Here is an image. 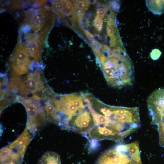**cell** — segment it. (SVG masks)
Masks as SVG:
<instances>
[{
	"label": "cell",
	"mask_w": 164,
	"mask_h": 164,
	"mask_svg": "<svg viewBox=\"0 0 164 164\" xmlns=\"http://www.w3.org/2000/svg\"><path fill=\"white\" fill-rule=\"evenodd\" d=\"M161 54V52L159 50L157 49H155L151 53L150 56L153 60H156L160 57Z\"/></svg>",
	"instance_id": "cell-20"
},
{
	"label": "cell",
	"mask_w": 164,
	"mask_h": 164,
	"mask_svg": "<svg viewBox=\"0 0 164 164\" xmlns=\"http://www.w3.org/2000/svg\"><path fill=\"white\" fill-rule=\"evenodd\" d=\"M93 15V13L89 11L84 13L83 17L85 19L88 20L89 19L91 18L92 17Z\"/></svg>",
	"instance_id": "cell-23"
},
{
	"label": "cell",
	"mask_w": 164,
	"mask_h": 164,
	"mask_svg": "<svg viewBox=\"0 0 164 164\" xmlns=\"http://www.w3.org/2000/svg\"><path fill=\"white\" fill-rule=\"evenodd\" d=\"M77 22L79 27L83 30H87V29L89 26V21L85 19L83 17L78 18Z\"/></svg>",
	"instance_id": "cell-18"
},
{
	"label": "cell",
	"mask_w": 164,
	"mask_h": 164,
	"mask_svg": "<svg viewBox=\"0 0 164 164\" xmlns=\"http://www.w3.org/2000/svg\"><path fill=\"white\" fill-rule=\"evenodd\" d=\"M0 152V164H22L23 157L7 146Z\"/></svg>",
	"instance_id": "cell-10"
},
{
	"label": "cell",
	"mask_w": 164,
	"mask_h": 164,
	"mask_svg": "<svg viewBox=\"0 0 164 164\" xmlns=\"http://www.w3.org/2000/svg\"><path fill=\"white\" fill-rule=\"evenodd\" d=\"M90 4H94L97 2L96 0H89Z\"/></svg>",
	"instance_id": "cell-24"
},
{
	"label": "cell",
	"mask_w": 164,
	"mask_h": 164,
	"mask_svg": "<svg viewBox=\"0 0 164 164\" xmlns=\"http://www.w3.org/2000/svg\"><path fill=\"white\" fill-rule=\"evenodd\" d=\"M25 13L26 17L19 30V36L23 39L45 45L55 21L51 9L45 6L27 10Z\"/></svg>",
	"instance_id": "cell-2"
},
{
	"label": "cell",
	"mask_w": 164,
	"mask_h": 164,
	"mask_svg": "<svg viewBox=\"0 0 164 164\" xmlns=\"http://www.w3.org/2000/svg\"><path fill=\"white\" fill-rule=\"evenodd\" d=\"M146 5L149 9L155 15L164 13V0H146Z\"/></svg>",
	"instance_id": "cell-11"
},
{
	"label": "cell",
	"mask_w": 164,
	"mask_h": 164,
	"mask_svg": "<svg viewBox=\"0 0 164 164\" xmlns=\"http://www.w3.org/2000/svg\"><path fill=\"white\" fill-rule=\"evenodd\" d=\"M151 124L157 127L159 134H164V88L152 92L147 99Z\"/></svg>",
	"instance_id": "cell-6"
},
{
	"label": "cell",
	"mask_w": 164,
	"mask_h": 164,
	"mask_svg": "<svg viewBox=\"0 0 164 164\" xmlns=\"http://www.w3.org/2000/svg\"><path fill=\"white\" fill-rule=\"evenodd\" d=\"M53 101L57 111L58 126L66 130L72 131L77 117L89 108L83 94L72 93L59 96Z\"/></svg>",
	"instance_id": "cell-3"
},
{
	"label": "cell",
	"mask_w": 164,
	"mask_h": 164,
	"mask_svg": "<svg viewBox=\"0 0 164 164\" xmlns=\"http://www.w3.org/2000/svg\"><path fill=\"white\" fill-rule=\"evenodd\" d=\"M89 96L86 101L94 123L87 138L121 142L141 126L138 108L110 106Z\"/></svg>",
	"instance_id": "cell-1"
},
{
	"label": "cell",
	"mask_w": 164,
	"mask_h": 164,
	"mask_svg": "<svg viewBox=\"0 0 164 164\" xmlns=\"http://www.w3.org/2000/svg\"><path fill=\"white\" fill-rule=\"evenodd\" d=\"M64 2L65 4L64 11L62 16H68L76 14L72 2L69 0H65Z\"/></svg>",
	"instance_id": "cell-15"
},
{
	"label": "cell",
	"mask_w": 164,
	"mask_h": 164,
	"mask_svg": "<svg viewBox=\"0 0 164 164\" xmlns=\"http://www.w3.org/2000/svg\"><path fill=\"white\" fill-rule=\"evenodd\" d=\"M103 18L96 15L93 22V25L97 31L98 32H101L103 28L104 20Z\"/></svg>",
	"instance_id": "cell-17"
},
{
	"label": "cell",
	"mask_w": 164,
	"mask_h": 164,
	"mask_svg": "<svg viewBox=\"0 0 164 164\" xmlns=\"http://www.w3.org/2000/svg\"><path fill=\"white\" fill-rule=\"evenodd\" d=\"M40 159L43 164H61L60 156L54 152L48 151L45 152Z\"/></svg>",
	"instance_id": "cell-12"
},
{
	"label": "cell",
	"mask_w": 164,
	"mask_h": 164,
	"mask_svg": "<svg viewBox=\"0 0 164 164\" xmlns=\"http://www.w3.org/2000/svg\"><path fill=\"white\" fill-rule=\"evenodd\" d=\"M72 1L74 7H78L84 12L87 11L90 4L89 0H76Z\"/></svg>",
	"instance_id": "cell-16"
},
{
	"label": "cell",
	"mask_w": 164,
	"mask_h": 164,
	"mask_svg": "<svg viewBox=\"0 0 164 164\" xmlns=\"http://www.w3.org/2000/svg\"><path fill=\"white\" fill-rule=\"evenodd\" d=\"M96 13L97 15L104 18L106 16V9L105 7L104 8H100L97 9L96 10Z\"/></svg>",
	"instance_id": "cell-22"
},
{
	"label": "cell",
	"mask_w": 164,
	"mask_h": 164,
	"mask_svg": "<svg viewBox=\"0 0 164 164\" xmlns=\"http://www.w3.org/2000/svg\"><path fill=\"white\" fill-rule=\"evenodd\" d=\"M32 138L33 135L26 128L16 140L7 146L23 157Z\"/></svg>",
	"instance_id": "cell-8"
},
{
	"label": "cell",
	"mask_w": 164,
	"mask_h": 164,
	"mask_svg": "<svg viewBox=\"0 0 164 164\" xmlns=\"http://www.w3.org/2000/svg\"><path fill=\"white\" fill-rule=\"evenodd\" d=\"M31 63L29 56L26 51L19 37L16 47L9 59L12 76H18L26 73Z\"/></svg>",
	"instance_id": "cell-7"
},
{
	"label": "cell",
	"mask_w": 164,
	"mask_h": 164,
	"mask_svg": "<svg viewBox=\"0 0 164 164\" xmlns=\"http://www.w3.org/2000/svg\"><path fill=\"white\" fill-rule=\"evenodd\" d=\"M22 79L25 94L28 93H34L41 91L44 88L38 72L30 74L23 80Z\"/></svg>",
	"instance_id": "cell-9"
},
{
	"label": "cell",
	"mask_w": 164,
	"mask_h": 164,
	"mask_svg": "<svg viewBox=\"0 0 164 164\" xmlns=\"http://www.w3.org/2000/svg\"><path fill=\"white\" fill-rule=\"evenodd\" d=\"M39 98L34 96L21 101L25 106L28 114L26 128L33 135L44 126L46 122V114L44 107L40 104Z\"/></svg>",
	"instance_id": "cell-5"
},
{
	"label": "cell",
	"mask_w": 164,
	"mask_h": 164,
	"mask_svg": "<svg viewBox=\"0 0 164 164\" xmlns=\"http://www.w3.org/2000/svg\"><path fill=\"white\" fill-rule=\"evenodd\" d=\"M52 7L53 10L55 14L60 19L64 11L65 4L64 1H53Z\"/></svg>",
	"instance_id": "cell-13"
},
{
	"label": "cell",
	"mask_w": 164,
	"mask_h": 164,
	"mask_svg": "<svg viewBox=\"0 0 164 164\" xmlns=\"http://www.w3.org/2000/svg\"><path fill=\"white\" fill-rule=\"evenodd\" d=\"M30 0L11 1L9 3L8 8L10 10H14L21 9L22 7H27V4L32 2Z\"/></svg>",
	"instance_id": "cell-14"
},
{
	"label": "cell",
	"mask_w": 164,
	"mask_h": 164,
	"mask_svg": "<svg viewBox=\"0 0 164 164\" xmlns=\"http://www.w3.org/2000/svg\"><path fill=\"white\" fill-rule=\"evenodd\" d=\"M84 33L89 41L91 46L94 45L96 41L94 39V36L88 30L85 31Z\"/></svg>",
	"instance_id": "cell-19"
},
{
	"label": "cell",
	"mask_w": 164,
	"mask_h": 164,
	"mask_svg": "<svg viewBox=\"0 0 164 164\" xmlns=\"http://www.w3.org/2000/svg\"><path fill=\"white\" fill-rule=\"evenodd\" d=\"M37 164H43L42 161L41 159L38 161Z\"/></svg>",
	"instance_id": "cell-25"
},
{
	"label": "cell",
	"mask_w": 164,
	"mask_h": 164,
	"mask_svg": "<svg viewBox=\"0 0 164 164\" xmlns=\"http://www.w3.org/2000/svg\"><path fill=\"white\" fill-rule=\"evenodd\" d=\"M111 7L112 10L115 12L119 10L120 6L118 1H113L109 2Z\"/></svg>",
	"instance_id": "cell-21"
},
{
	"label": "cell",
	"mask_w": 164,
	"mask_h": 164,
	"mask_svg": "<svg viewBox=\"0 0 164 164\" xmlns=\"http://www.w3.org/2000/svg\"><path fill=\"white\" fill-rule=\"evenodd\" d=\"M95 164H142L139 143L119 144L103 153Z\"/></svg>",
	"instance_id": "cell-4"
}]
</instances>
